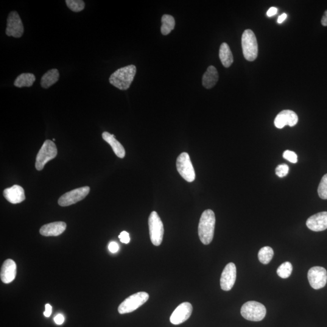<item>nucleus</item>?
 <instances>
[{
  "label": "nucleus",
  "mask_w": 327,
  "mask_h": 327,
  "mask_svg": "<svg viewBox=\"0 0 327 327\" xmlns=\"http://www.w3.org/2000/svg\"><path fill=\"white\" fill-rule=\"evenodd\" d=\"M215 222L216 218L212 210H206L203 212L198 225V234L203 244L209 245L213 240Z\"/></svg>",
  "instance_id": "nucleus-1"
},
{
  "label": "nucleus",
  "mask_w": 327,
  "mask_h": 327,
  "mask_svg": "<svg viewBox=\"0 0 327 327\" xmlns=\"http://www.w3.org/2000/svg\"><path fill=\"white\" fill-rule=\"evenodd\" d=\"M136 72L135 66L129 65L120 68L111 74L109 82L119 90H127L133 82Z\"/></svg>",
  "instance_id": "nucleus-2"
},
{
  "label": "nucleus",
  "mask_w": 327,
  "mask_h": 327,
  "mask_svg": "<svg viewBox=\"0 0 327 327\" xmlns=\"http://www.w3.org/2000/svg\"><path fill=\"white\" fill-rule=\"evenodd\" d=\"M243 55L248 61H253L258 57V45L255 35L252 30H245L241 39Z\"/></svg>",
  "instance_id": "nucleus-3"
},
{
  "label": "nucleus",
  "mask_w": 327,
  "mask_h": 327,
  "mask_svg": "<svg viewBox=\"0 0 327 327\" xmlns=\"http://www.w3.org/2000/svg\"><path fill=\"white\" fill-rule=\"evenodd\" d=\"M149 295L146 292L135 293L125 299L118 307L119 314H130L144 305L149 300Z\"/></svg>",
  "instance_id": "nucleus-4"
},
{
  "label": "nucleus",
  "mask_w": 327,
  "mask_h": 327,
  "mask_svg": "<svg viewBox=\"0 0 327 327\" xmlns=\"http://www.w3.org/2000/svg\"><path fill=\"white\" fill-rule=\"evenodd\" d=\"M267 310L263 304L256 301H248L243 305L241 314L245 320L254 322L261 321L266 315Z\"/></svg>",
  "instance_id": "nucleus-5"
},
{
  "label": "nucleus",
  "mask_w": 327,
  "mask_h": 327,
  "mask_svg": "<svg viewBox=\"0 0 327 327\" xmlns=\"http://www.w3.org/2000/svg\"><path fill=\"white\" fill-rule=\"evenodd\" d=\"M149 227L151 242L155 246L160 245L163 239L164 225L160 217L155 211L150 215Z\"/></svg>",
  "instance_id": "nucleus-6"
},
{
  "label": "nucleus",
  "mask_w": 327,
  "mask_h": 327,
  "mask_svg": "<svg viewBox=\"0 0 327 327\" xmlns=\"http://www.w3.org/2000/svg\"><path fill=\"white\" fill-rule=\"evenodd\" d=\"M57 155V149L54 142L46 140L36 156L35 167L36 170H42L46 163L54 159Z\"/></svg>",
  "instance_id": "nucleus-7"
},
{
  "label": "nucleus",
  "mask_w": 327,
  "mask_h": 327,
  "mask_svg": "<svg viewBox=\"0 0 327 327\" xmlns=\"http://www.w3.org/2000/svg\"><path fill=\"white\" fill-rule=\"evenodd\" d=\"M177 169L181 177L189 183H192L195 180V170L188 153L183 152L178 156Z\"/></svg>",
  "instance_id": "nucleus-8"
},
{
  "label": "nucleus",
  "mask_w": 327,
  "mask_h": 327,
  "mask_svg": "<svg viewBox=\"0 0 327 327\" xmlns=\"http://www.w3.org/2000/svg\"><path fill=\"white\" fill-rule=\"evenodd\" d=\"M90 192V187L88 186L80 187L77 189L66 193L60 198L58 204L61 207H67L82 201L88 195Z\"/></svg>",
  "instance_id": "nucleus-9"
},
{
  "label": "nucleus",
  "mask_w": 327,
  "mask_h": 327,
  "mask_svg": "<svg viewBox=\"0 0 327 327\" xmlns=\"http://www.w3.org/2000/svg\"><path fill=\"white\" fill-rule=\"evenodd\" d=\"M23 33V24L19 14L15 11L10 12L7 18L5 34L14 38H20Z\"/></svg>",
  "instance_id": "nucleus-10"
},
{
  "label": "nucleus",
  "mask_w": 327,
  "mask_h": 327,
  "mask_svg": "<svg viewBox=\"0 0 327 327\" xmlns=\"http://www.w3.org/2000/svg\"><path fill=\"white\" fill-rule=\"evenodd\" d=\"M308 279L313 289L319 290L326 286L327 282V272L322 267L310 268L308 272Z\"/></svg>",
  "instance_id": "nucleus-11"
},
{
  "label": "nucleus",
  "mask_w": 327,
  "mask_h": 327,
  "mask_svg": "<svg viewBox=\"0 0 327 327\" xmlns=\"http://www.w3.org/2000/svg\"><path fill=\"white\" fill-rule=\"evenodd\" d=\"M236 279V267L234 263L228 264L223 269L220 277V287L223 291H230L233 287Z\"/></svg>",
  "instance_id": "nucleus-12"
},
{
  "label": "nucleus",
  "mask_w": 327,
  "mask_h": 327,
  "mask_svg": "<svg viewBox=\"0 0 327 327\" xmlns=\"http://www.w3.org/2000/svg\"><path fill=\"white\" fill-rule=\"evenodd\" d=\"M193 307L189 303H183L178 306L170 317V321L173 325H180L188 320L192 314Z\"/></svg>",
  "instance_id": "nucleus-13"
},
{
  "label": "nucleus",
  "mask_w": 327,
  "mask_h": 327,
  "mask_svg": "<svg viewBox=\"0 0 327 327\" xmlns=\"http://www.w3.org/2000/svg\"><path fill=\"white\" fill-rule=\"evenodd\" d=\"M298 122V116L295 111L285 110L281 111L275 119V125L278 128H284L286 125L295 126Z\"/></svg>",
  "instance_id": "nucleus-14"
},
{
  "label": "nucleus",
  "mask_w": 327,
  "mask_h": 327,
  "mask_svg": "<svg viewBox=\"0 0 327 327\" xmlns=\"http://www.w3.org/2000/svg\"><path fill=\"white\" fill-rule=\"evenodd\" d=\"M306 225L310 230L322 231L327 229V212H320L310 217L307 220Z\"/></svg>",
  "instance_id": "nucleus-15"
},
{
  "label": "nucleus",
  "mask_w": 327,
  "mask_h": 327,
  "mask_svg": "<svg viewBox=\"0 0 327 327\" xmlns=\"http://www.w3.org/2000/svg\"><path fill=\"white\" fill-rule=\"evenodd\" d=\"M16 275V265L12 259H7L1 268L0 277L4 284H9L15 279Z\"/></svg>",
  "instance_id": "nucleus-16"
},
{
  "label": "nucleus",
  "mask_w": 327,
  "mask_h": 327,
  "mask_svg": "<svg viewBox=\"0 0 327 327\" xmlns=\"http://www.w3.org/2000/svg\"><path fill=\"white\" fill-rule=\"evenodd\" d=\"M3 195L5 199L14 205L23 202L26 199L23 187L18 185L5 189Z\"/></svg>",
  "instance_id": "nucleus-17"
},
{
  "label": "nucleus",
  "mask_w": 327,
  "mask_h": 327,
  "mask_svg": "<svg viewBox=\"0 0 327 327\" xmlns=\"http://www.w3.org/2000/svg\"><path fill=\"white\" fill-rule=\"evenodd\" d=\"M66 223L64 222L49 223L42 226L40 233L44 236H58L66 230Z\"/></svg>",
  "instance_id": "nucleus-18"
},
{
  "label": "nucleus",
  "mask_w": 327,
  "mask_h": 327,
  "mask_svg": "<svg viewBox=\"0 0 327 327\" xmlns=\"http://www.w3.org/2000/svg\"><path fill=\"white\" fill-rule=\"evenodd\" d=\"M102 136L103 139L112 148L114 153L118 157L124 158L125 155L124 148L118 141L116 140L115 136L107 132H103Z\"/></svg>",
  "instance_id": "nucleus-19"
},
{
  "label": "nucleus",
  "mask_w": 327,
  "mask_h": 327,
  "mask_svg": "<svg viewBox=\"0 0 327 327\" xmlns=\"http://www.w3.org/2000/svg\"><path fill=\"white\" fill-rule=\"evenodd\" d=\"M219 78L217 69L213 66H209L203 77V85L205 88L210 89L216 85Z\"/></svg>",
  "instance_id": "nucleus-20"
},
{
  "label": "nucleus",
  "mask_w": 327,
  "mask_h": 327,
  "mask_svg": "<svg viewBox=\"0 0 327 327\" xmlns=\"http://www.w3.org/2000/svg\"><path fill=\"white\" fill-rule=\"evenodd\" d=\"M219 55L220 61L225 68H229L233 63V55L227 43H223L220 45Z\"/></svg>",
  "instance_id": "nucleus-21"
},
{
  "label": "nucleus",
  "mask_w": 327,
  "mask_h": 327,
  "mask_svg": "<svg viewBox=\"0 0 327 327\" xmlns=\"http://www.w3.org/2000/svg\"><path fill=\"white\" fill-rule=\"evenodd\" d=\"M60 74L57 69H51L44 74L41 80L42 88L48 89L59 79Z\"/></svg>",
  "instance_id": "nucleus-22"
},
{
  "label": "nucleus",
  "mask_w": 327,
  "mask_h": 327,
  "mask_svg": "<svg viewBox=\"0 0 327 327\" xmlns=\"http://www.w3.org/2000/svg\"><path fill=\"white\" fill-rule=\"evenodd\" d=\"M35 77L32 74H22L16 78L14 82V85L17 88H23V87H30L35 82Z\"/></svg>",
  "instance_id": "nucleus-23"
},
{
  "label": "nucleus",
  "mask_w": 327,
  "mask_h": 327,
  "mask_svg": "<svg viewBox=\"0 0 327 327\" xmlns=\"http://www.w3.org/2000/svg\"><path fill=\"white\" fill-rule=\"evenodd\" d=\"M162 26L161 31L162 34L167 35L174 29L175 21L174 18L170 15H164L161 19Z\"/></svg>",
  "instance_id": "nucleus-24"
},
{
  "label": "nucleus",
  "mask_w": 327,
  "mask_h": 327,
  "mask_svg": "<svg viewBox=\"0 0 327 327\" xmlns=\"http://www.w3.org/2000/svg\"><path fill=\"white\" fill-rule=\"evenodd\" d=\"M274 255V251L270 247H264L259 250L258 253V259L259 261L263 264H268L272 261Z\"/></svg>",
  "instance_id": "nucleus-25"
},
{
  "label": "nucleus",
  "mask_w": 327,
  "mask_h": 327,
  "mask_svg": "<svg viewBox=\"0 0 327 327\" xmlns=\"http://www.w3.org/2000/svg\"><path fill=\"white\" fill-rule=\"evenodd\" d=\"M293 271V266L290 262H286L281 264L277 270V274L279 277L286 279L290 277Z\"/></svg>",
  "instance_id": "nucleus-26"
},
{
  "label": "nucleus",
  "mask_w": 327,
  "mask_h": 327,
  "mask_svg": "<svg viewBox=\"0 0 327 327\" xmlns=\"http://www.w3.org/2000/svg\"><path fill=\"white\" fill-rule=\"evenodd\" d=\"M66 4L73 12H79L85 7V2L82 0H66Z\"/></svg>",
  "instance_id": "nucleus-27"
},
{
  "label": "nucleus",
  "mask_w": 327,
  "mask_h": 327,
  "mask_svg": "<svg viewBox=\"0 0 327 327\" xmlns=\"http://www.w3.org/2000/svg\"><path fill=\"white\" fill-rule=\"evenodd\" d=\"M318 192L321 199L327 200V174L324 175L321 180Z\"/></svg>",
  "instance_id": "nucleus-28"
},
{
  "label": "nucleus",
  "mask_w": 327,
  "mask_h": 327,
  "mask_svg": "<svg viewBox=\"0 0 327 327\" xmlns=\"http://www.w3.org/2000/svg\"><path fill=\"white\" fill-rule=\"evenodd\" d=\"M289 172V167L286 164L279 165L276 168V174L279 177H286Z\"/></svg>",
  "instance_id": "nucleus-29"
},
{
  "label": "nucleus",
  "mask_w": 327,
  "mask_h": 327,
  "mask_svg": "<svg viewBox=\"0 0 327 327\" xmlns=\"http://www.w3.org/2000/svg\"><path fill=\"white\" fill-rule=\"evenodd\" d=\"M283 157L292 163H296L298 162L297 155L294 152H292V151H285L283 153Z\"/></svg>",
  "instance_id": "nucleus-30"
},
{
  "label": "nucleus",
  "mask_w": 327,
  "mask_h": 327,
  "mask_svg": "<svg viewBox=\"0 0 327 327\" xmlns=\"http://www.w3.org/2000/svg\"><path fill=\"white\" fill-rule=\"evenodd\" d=\"M119 238L120 241L122 243H124V244H128L130 241L129 234L125 231H123L120 233Z\"/></svg>",
  "instance_id": "nucleus-31"
},
{
  "label": "nucleus",
  "mask_w": 327,
  "mask_h": 327,
  "mask_svg": "<svg viewBox=\"0 0 327 327\" xmlns=\"http://www.w3.org/2000/svg\"><path fill=\"white\" fill-rule=\"evenodd\" d=\"M119 249L118 243L116 242H111L109 245V250L111 253H115Z\"/></svg>",
  "instance_id": "nucleus-32"
},
{
  "label": "nucleus",
  "mask_w": 327,
  "mask_h": 327,
  "mask_svg": "<svg viewBox=\"0 0 327 327\" xmlns=\"http://www.w3.org/2000/svg\"><path fill=\"white\" fill-rule=\"evenodd\" d=\"M64 320H65V319H64V316L61 314H58L54 318L55 323L57 324V325H61V324H63L64 322Z\"/></svg>",
  "instance_id": "nucleus-33"
},
{
  "label": "nucleus",
  "mask_w": 327,
  "mask_h": 327,
  "mask_svg": "<svg viewBox=\"0 0 327 327\" xmlns=\"http://www.w3.org/2000/svg\"><path fill=\"white\" fill-rule=\"evenodd\" d=\"M45 308H46L45 312H44V317L49 318L50 317V316L52 314V307L51 306H50V304H46Z\"/></svg>",
  "instance_id": "nucleus-34"
},
{
  "label": "nucleus",
  "mask_w": 327,
  "mask_h": 327,
  "mask_svg": "<svg viewBox=\"0 0 327 327\" xmlns=\"http://www.w3.org/2000/svg\"><path fill=\"white\" fill-rule=\"evenodd\" d=\"M278 12V9L276 7H270L269 9L267 11V15L268 16H269V17H271V16H273L274 15H275L276 13Z\"/></svg>",
  "instance_id": "nucleus-35"
},
{
  "label": "nucleus",
  "mask_w": 327,
  "mask_h": 327,
  "mask_svg": "<svg viewBox=\"0 0 327 327\" xmlns=\"http://www.w3.org/2000/svg\"><path fill=\"white\" fill-rule=\"evenodd\" d=\"M321 24L324 26H327V10L324 12L322 19H321Z\"/></svg>",
  "instance_id": "nucleus-36"
},
{
  "label": "nucleus",
  "mask_w": 327,
  "mask_h": 327,
  "mask_svg": "<svg viewBox=\"0 0 327 327\" xmlns=\"http://www.w3.org/2000/svg\"><path fill=\"white\" fill-rule=\"evenodd\" d=\"M287 17V15L286 13H282L281 15L279 16L278 19V23L280 24L283 23V22L286 20V19Z\"/></svg>",
  "instance_id": "nucleus-37"
}]
</instances>
